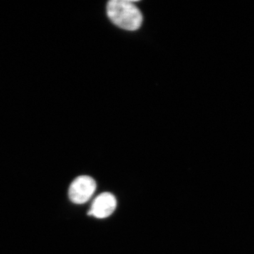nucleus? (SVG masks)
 <instances>
[{"label": "nucleus", "mask_w": 254, "mask_h": 254, "mask_svg": "<svg viewBox=\"0 0 254 254\" xmlns=\"http://www.w3.org/2000/svg\"><path fill=\"white\" fill-rule=\"evenodd\" d=\"M107 14L114 24L127 31L138 30L143 22L141 11L130 0H111L107 5Z\"/></svg>", "instance_id": "obj_1"}, {"label": "nucleus", "mask_w": 254, "mask_h": 254, "mask_svg": "<svg viewBox=\"0 0 254 254\" xmlns=\"http://www.w3.org/2000/svg\"><path fill=\"white\" fill-rule=\"evenodd\" d=\"M96 190V183L91 177L80 176L70 185L68 197L73 203L82 204L91 198Z\"/></svg>", "instance_id": "obj_2"}, {"label": "nucleus", "mask_w": 254, "mask_h": 254, "mask_svg": "<svg viewBox=\"0 0 254 254\" xmlns=\"http://www.w3.org/2000/svg\"><path fill=\"white\" fill-rule=\"evenodd\" d=\"M116 206L115 197L112 193L105 192L95 198L88 215L97 218H108L115 211Z\"/></svg>", "instance_id": "obj_3"}]
</instances>
